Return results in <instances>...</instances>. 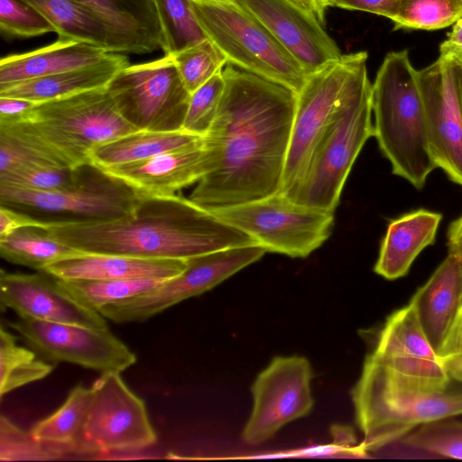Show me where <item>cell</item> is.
<instances>
[{
  "label": "cell",
  "mask_w": 462,
  "mask_h": 462,
  "mask_svg": "<svg viewBox=\"0 0 462 462\" xmlns=\"http://www.w3.org/2000/svg\"><path fill=\"white\" fill-rule=\"evenodd\" d=\"M216 118L204 136L208 172L189 197L205 209L281 191L296 93L227 64Z\"/></svg>",
  "instance_id": "obj_1"
},
{
  "label": "cell",
  "mask_w": 462,
  "mask_h": 462,
  "mask_svg": "<svg viewBox=\"0 0 462 462\" xmlns=\"http://www.w3.org/2000/svg\"><path fill=\"white\" fill-rule=\"evenodd\" d=\"M49 233L84 253L189 259L226 248L258 245L245 232L180 195L139 194L117 218L45 223Z\"/></svg>",
  "instance_id": "obj_2"
},
{
  "label": "cell",
  "mask_w": 462,
  "mask_h": 462,
  "mask_svg": "<svg viewBox=\"0 0 462 462\" xmlns=\"http://www.w3.org/2000/svg\"><path fill=\"white\" fill-rule=\"evenodd\" d=\"M374 136L393 173L421 189L437 168L416 70L406 50L383 59L372 84Z\"/></svg>",
  "instance_id": "obj_3"
},
{
  "label": "cell",
  "mask_w": 462,
  "mask_h": 462,
  "mask_svg": "<svg viewBox=\"0 0 462 462\" xmlns=\"http://www.w3.org/2000/svg\"><path fill=\"white\" fill-rule=\"evenodd\" d=\"M365 453L399 441L417 427L462 414V392L418 386L365 360L351 391Z\"/></svg>",
  "instance_id": "obj_4"
},
{
  "label": "cell",
  "mask_w": 462,
  "mask_h": 462,
  "mask_svg": "<svg viewBox=\"0 0 462 462\" xmlns=\"http://www.w3.org/2000/svg\"><path fill=\"white\" fill-rule=\"evenodd\" d=\"M372 112V83L365 65L316 144L300 180L285 196L335 212L356 159L374 136Z\"/></svg>",
  "instance_id": "obj_5"
},
{
  "label": "cell",
  "mask_w": 462,
  "mask_h": 462,
  "mask_svg": "<svg viewBox=\"0 0 462 462\" xmlns=\"http://www.w3.org/2000/svg\"><path fill=\"white\" fill-rule=\"evenodd\" d=\"M64 165L90 163L97 146L138 131L120 114L106 88L36 104L15 120Z\"/></svg>",
  "instance_id": "obj_6"
},
{
  "label": "cell",
  "mask_w": 462,
  "mask_h": 462,
  "mask_svg": "<svg viewBox=\"0 0 462 462\" xmlns=\"http://www.w3.org/2000/svg\"><path fill=\"white\" fill-rule=\"evenodd\" d=\"M189 1L206 37L221 51L227 64L299 93L307 75L250 13L236 2Z\"/></svg>",
  "instance_id": "obj_7"
},
{
  "label": "cell",
  "mask_w": 462,
  "mask_h": 462,
  "mask_svg": "<svg viewBox=\"0 0 462 462\" xmlns=\"http://www.w3.org/2000/svg\"><path fill=\"white\" fill-rule=\"evenodd\" d=\"M138 193L98 167L76 168L69 187L40 191L0 185V204L43 222L105 221L126 215Z\"/></svg>",
  "instance_id": "obj_8"
},
{
  "label": "cell",
  "mask_w": 462,
  "mask_h": 462,
  "mask_svg": "<svg viewBox=\"0 0 462 462\" xmlns=\"http://www.w3.org/2000/svg\"><path fill=\"white\" fill-rule=\"evenodd\" d=\"M208 211L252 236L266 252L302 258L330 236L335 219L334 211L297 203L281 192Z\"/></svg>",
  "instance_id": "obj_9"
},
{
  "label": "cell",
  "mask_w": 462,
  "mask_h": 462,
  "mask_svg": "<svg viewBox=\"0 0 462 462\" xmlns=\"http://www.w3.org/2000/svg\"><path fill=\"white\" fill-rule=\"evenodd\" d=\"M366 61L365 51L343 54L340 59L307 76L296 94L281 193L287 194L300 180L316 144Z\"/></svg>",
  "instance_id": "obj_10"
},
{
  "label": "cell",
  "mask_w": 462,
  "mask_h": 462,
  "mask_svg": "<svg viewBox=\"0 0 462 462\" xmlns=\"http://www.w3.org/2000/svg\"><path fill=\"white\" fill-rule=\"evenodd\" d=\"M122 116L138 131H181L190 93L170 54L128 65L107 86Z\"/></svg>",
  "instance_id": "obj_11"
},
{
  "label": "cell",
  "mask_w": 462,
  "mask_h": 462,
  "mask_svg": "<svg viewBox=\"0 0 462 462\" xmlns=\"http://www.w3.org/2000/svg\"><path fill=\"white\" fill-rule=\"evenodd\" d=\"M120 374L104 373L92 384L91 404L73 453L137 451L156 443L145 402L128 388Z\"/></svg>",
  "instance_id": "obj_12"
},
{
  "label": "cell",
  "mask_w": 462,
  "mask_h": 462,
  "mask_svg": "<svg viewBox=\"0 0 462 462\" xmlns=\"http://www.w3.org/2000/svg\"><path fill=\"white\" fill-rule=\"evenodd\" d=\"M266 253L259 245L226 248L187 259L180 274L162 281L151 291L105 306L99 313L116 323L144 321L189 298L204 293Z\"/></svg>",
  "instance_id": "obj_13"
},
{
  "label": "cell",
  "mask_w": 462,
  "mask_h": 462,
  "mask_svg": "<svg viewBox=\"0 0 462 462\" xmlns=\"http://www.w3.org/2000/svg\"><path fill=\"white\" fill-rule=\"evenodd\" d=\"M35 352L54 362H66L101 374L122 373L136 356L107 329L19 318L9 323Z\"/></svg>",
  "instance_id": "obj_14"
},
{
  "label": "cell",
  "mask_w": 462,
  "mask_h": 462,
  "mask_svg": "<svg viewBox=\"0 0 462 462\" xmlns=\"http://www.w3.org/2000/svg\"><path fill=\"white\" fill-rule=\"evenodd\" d=\"M312 377L305 357H274L252 385L254 406L243 430L245 442H265L285 424L308 415L314 404Z\"/></svg>",
  "instance_id": "obj_15"
},
{
  "label": "cell",
  "mask_w": 462,
  "mask_h": 462,
  "mask_svg": "<svg viewBox=\"0 0 462 462\" xmlns=\"http://www.w3.org/2000/svg\"><path fill=\"white\" fill-rule=\"evenodd\" d=\"M365 360L426 389L447 390L452 380L410 302L388 317Z\"/></svg>",
  "instance_id": "obj_16"
},
{
  "label": "cell",
  "mask_w": 462,
  "mask_h": 462,
  "mask_svg": "<svg viewBox=\"0 0 462 462\" xmlns=\"http://www.w3.org/2000/svg\"><path fill=\"white\" fill-rule=\"evenodd\" d=\"M418 81L433 160L462 186V101L451 58L439 56L418 70Z\"/></svg>",
  "instance_id": "obj_17"
},
{
  "label": "cell",
  "mask_w": 462,
  "mask_h": 462,
  "mask_svg": "<svg viewBox=\"0 0 462 462\" xmlns=\"http://www.w3.org/2000/svg\"><path fill=\"white\" fill-rule=\"evenodd\" d=\"M295 59L308 76L343 55L322 23L292 0H236Z\"/></svg>",
  "instance_id": "obj_18"
},
{
  "label": "cell",
  "mask_w": 462,
  "mask_h": 462,
  "mask_svg": "<svg viewBox=\"0 0 462 462\" xmlns=\"http://www.w3.org/2000/svg\"><path fill=\"white\" fill-rule=\"evenodd\" d=\"M0 302L19 318L109 328L103 315L77 301L56 277L42 271L20 273L1 270Z\"/></svg>",
  "instance_id": "obj_19"
},
{
  "label": "cell",
  "mask_w": 462,
  "mask_h": 462,
  "mask_svg": "<svg viewBox=\"0 0 462 462\" xmlns=\"http://www.w3.org/2000/svg\"><path fill=\"white\" fill-rule=\"evenodd\" d=\"M209 160L204 137L190 145L162 152L146 160L101 169L138 194L174 195L208 172Z\"/></svg>",
  "instance_id": "obj_20"
},
{
  "label": "cell",
  "mask_w": 462,
  "mask_h": 462,
  "mask_svg": "<svg viewBox=\"0 0 462 462\" xmlns=\"http://www.w3.org/2000/svg\"><path fill=\"white\" fill-rule=\"evenodd\" d=\"M93 13L110 33L115 52L146 54L164 40L153 0H75Z\"/></svg>",
  "instance_id": "obj_21"
},
{
  "label": "cell",
  "mask_w": 462,
  "mask_h": 462,
  "mask_svg": "<svg viewBox=\"0 0 462 462\" xmlns=\"http://www.w3.org/2000/svg\"><path fill=\"white\" fill-rule=\"evenodd\" d=\"M420 326L437 352L462 305V260L449 252L411 299Z\"/></svg>",
  "instance_id": "obj_22"
},
{
  "label": "cell",
  "mask_w": 462,
  "mask_h": 462,
  "mask_svg": "<svg viewBox=\"0 0 462 462\" xmlns=\"http://www.w3.org/2000/svg\"><path fill=\"white\" fill-rule=\"evenodd\" d=\"M186 266L187 259L82 253L51 263L42 272L62 280L149 278L164 281L180 274Z\"/></svg>",
  "instance_id": "obj_23"
},
{
  "label": "cell",
  "mask_w": 462,
  "mask_h": 462,
  "mask_svg": "<svg viewBox=\"0 0 462 462\" xmlns=\"http://www.w3.org/2000/svg\"><path fill=\"white\" fill-rule=\"evenodd\" d=\"M109 53L95 44L59 38L50 45L2 58L0 87L89 66Z\"/></svg>",
  "instance_id": "obj_24"
},
{
  "label": "cell",
  "mask_w": 462,
  "mask_h": 462,
  "mask_svg": "<svg viewBox=\"0 0 462 462\" xmlns=\"http://www.w3.org/2000/svg\"><path fill=\"white\" fill-rule=\"evenodd\" d=\"M441 218L439 213L418 209L392 220L374 272L387 280L405 276L421 251L434 244Z\"/></svg>",
  "instance_id": "obj_25"
},
{
  "label": "cell",
  "mask_w": 462,
  "mask_h": 462,
  "mask_svg": "<svg viewBox=\"0 0 462 462\" xmlns=\"http://www.w3.org/2000/svg\"><path fill=\"white\" fill-rule=\"evenodd\" d=\"M128 65L125 54L110 52L99 62L89 66L0 87V97L42 103L103 88Z\"/></svg>",
  "instance_id": "obj_26"
},
{
  "label": "cell",
  "mask_w": 462,
  "mask_h": 462,
  "mask_svg": "<svg viewBox=\"0 0 462 462\" xmlns=\"http://www.w3.org/2000/svg\"><path fill=\"white\" fill-rule=\"evenodd\" d=\"M203 137L183 130L177 132L135 131L97 146L90 163L105 169L149 159L162 152L193 144Z\"/></svg>",
  "instance_id": "obj_27"
},
{
  "label": "cell",
  "mask_w": 462,
  "mask_h": 462,
  "mask_svg": "<svg viewBox=\"0 0 462 462\" xmlns=\"http://www.w3.org/2000/svg\"><path fill=\"white\" fill-rule=\"evenodd\" d=\"M39 11L61 39L95 44L115 52L113 39L103 23L75 0H22Z\"/></svg>",
  "instance_id": "obj_28"
},
{
  "label": "cell",
  "mask_w": 462,
  "mask_h": 462,
  "mask_svg": "<svg viewBox=\"0 0 462 462\" xmlns=\"http://www.w3.org/2000/svg\"><path fill=\"white\" fill-rule=\"evenodd\" d=\"M82 253L52 236L44 226L22 227L0 238L3 259L36 271Z\"/></svg>",
  "instance_id": "obj_29"
},
{
  "label": "cell",
  "mask_w": 462,
  "mask_h": 462,
  "mask_svg": "<svg viewBox=\"0 0 462 462\" xmlns=\"http://www.w3.org/2000/svg\"><path fill=\"white\" fill-rule=\"evenodd\" d=\"M93 397L92 388L82 384L70 390L66 401L53 413L36 422L31 434L37 439L67 446L72 453Z\"/></svg>",
  "instance_id": "obj_30"
},
{
  "label": "cell",
  "mask_w": 462,
  "mask_h": 462,
  "mask_svg": "<svg viewBox=\"0 0 462 462\" xmlns=\"http://www.w3.org/2000/svg\"><path fill=\"white\" fill-rule=\"evenodd\" d=\"M57 280L72 298L97 312L105 306L147 292L162 282L149 278Z\"/></svg>",
  "instance_id": "obj_31"
},
{
  "label": "cell",
  "mask_w": 462,
  "mask_h": 462,
  "mask_svg": "<svg viewBox=\"0 0 462 462\" xmlns=\"http://www.w3.org/2000/svg\"><path fill=\"white\" fill-rule=\"evenodd\" d=\"M17 337L0 329V396L49 375L53 365L37 359L33 350L17 345Z\"/></svg>",
  "instance_id": "obj_32"
},
{
  "label": "cell",
  "mask_w": 462,
  "mask_h": 462,
  "mask_svg": "<svg viewBox=\"0 0 462 462\" xmlns=\"http://www.w3.org/2000/svg\"><path fill=\"white\" fill-rule=\"evenodd\" d=\"M163 32L164 54L205 40L189 0H153Z\"/></svg>",
  "instance_id": "obj_33"
},
{
  "label": "cell",
  "mask_w": 462,
  "mask_h": 462,
  "mask_svg": "<svg viewBox=\"0 0 462 462\" xmlns=\"http://www.w3.org/2000/svg\"><path fill=\"white\" fill-rule=\"evenodd\" d=\"M169 54L184 87L190 94L227 64L221 51L208 38Z\"/></svg>",
  "instance_id": "obj_34"
},
{
  "label": "cell",
  "mask_w": 462,
  "mask_h": 462,
  "mask_svg": "<svg viewBox=\"0 0 462 462\" xmlns=\"http://www.w3.org/2000/svg\"><path fill=\"white\" fill-rule=\"evenodd\" d=\"M67 446L49 443L35 439L7 417H0V461H48L71 454Z\"/></svg>",
  "instance_id": "obj_35"
},
{
  "label": "cell",
  "mask_w": 462,
  "mask_h": 462,
  "mask_svg": "<svg viewBox=\"0 0 462 462\" xmlns=\"http://www.w3.org/2000/svg\"><path fill=\"white\" fill-rule=\"evenodd\" d=\"M462 18V0H401L394 29L434 31Z\"/></svg>",
  "instance_id": "obj_36"
},
{
  "label": "cell",
  "mask_w": 462,
  "mask_h": 462,
  "mask_svg": "<svg viewBox=\"0 0 462 462\" xmlns=\"http://www.w3.org/2000/svg\"><path fill=\"white\" fill-rule=\"evenodd\" d=\"M452 418L424 423L399 441L415 450L462 459V421Z\"/></svg>",
  "instance_id": "obj_37"
},
{
  "label": "cell",
  "mask_w": 462,
  "mask_h": 462,
  "mask_svg": "<svg viewBox=\"0 0 462 462\" xmlns=\"http://www.w3.org/2000/svg\"><path fill=\"white\" fill-rule=\"evenodd\" d=\"M224 89L222 69L190 94L182 130L204 137L216 118Z\"/></svg>",
  "instance_id": "obj_38"
},
{
  "label": "cell",
  "mask_w": 462,
  "mask_h": 462,
  "mask_svg": "<svg viewBox=\"0 0 462 462\" xmlns=\"http://www.w3.org/2000/svg\"><path fill=\"white\" fill-rule=\"evenodd\" d=\"M0 30L6 36L20 38L55 32L39 11L22 0H0Z\"/></svg>",
  "instance_id": "obj_39"
},
{
  "label": "cell",
  "mask_w": 462,
  "mask_h": 462,
  "mask_svg": "<svg viewBox=\"0 0 462 462\" xmlns=\"http://www.w3.org/2000/svg\"><path fill=\"white\" fill-rule=\"evenodd\" d=\"M76 169L40 164L0 174V185L40 191H53L69 187L75 180Z\"/></svg>",
  "instance_id": "obj_40"
},
{
  "label": "cell",
  "mask_w": 462,
  "mask_h": 462,
  "mask_svg": "<svg viewBox=\"0 0 462 462\" xmlns=\"http://www.w3.org/2000/svg\"><path fill=\"white\" fill-rule=\"evenodd\" d=\"M400 3L401 0H332L329 6L367 12L393 21Z\"/></svg>",
  "instance_id": "obj_41"
},
{
  "label": "cell",
  "mask_w": 462,
  "mask_h": 462,
  "mask_svg": "<svg viewBox=\"0 0 462 462\" xmlns=\"http://www.w3.org/2000/svg\"><path fill=\"white\" fill-rule=\"evenodd\" d=\"M437 354L443 364L462 361V305Z\"/></svg>",
  "instance_id": "obj_42"
},
{
  "label": "cell",
  "mask_w": 462,
  "mask_h": 462,
  "mask_svg": "<svg viewBox=\"0 0 462 462\" xmlns=\"http://www.w3.org/2000/svg\"><path fill=\"white\" fill-rule=\"evenodd\" d=\"M45 223L32 216L0 204V238L25 226H44Z\"/></svg>",
  "instance_id": "obj_43"
},
{
  "label": "cell",
  "mask_w": 462,
  "mask_h": 462,
  "mask_svg": "<svg viewBox=\"0 0 462 462\" xmlns=\"http://www.w3.org/2000/svg\"><path fill=\"white\" fill-rule=\"evenodd\" d=\"M36 104L26 99L0 97V122L15 120Z\"/></svg>",
  "instance_id": "obj_44"
},
{
  "label": "cell",
  "mask_w": 462,
  "mask_h": 462,
  "mask_svg": "<svg viewBox=\"0 0 462 462\" xmlns=\"http://www.w3.org/2000/svg\"><path fill=\"white\" fill-rule=\"evenodd\" d=\"M439 56L462 58V18L454 23L447 40L440 45Z\"/></svg>",
  "instance_id": "obj_45"
},
{
  "label": "cell",
  "mask_w": 462,
  "mask_h": 462,
  "mask_svg": "<svg viewBox=\"0 0 462 462\" xmlns=\"http://www.w3.org/2000/svg\"><path fill=\"white\" fill-rule=\"evenodd\" d=\"M449 252L462 249V216L454 220L448 231Z\"/></svg>",
  "instance_id": "obj_46"
},
{
  "label": "cell",
  "mask_w": 462,
  "mask_h": 462,
  "mask_svg": "<svg viewBox=\"0 0 462 462\" xmlns=\"http://www.w3.org/2000/svg\"><path fill=\"white\" fill-rule=\"evenodd\" d=\"M307 10L312 12L319 20L323 23L326 7L323 5L322 0H292Z\"/></svg>",
  "instance_id": "obj_47"
},
{
  "label": "cell",
  "mask_w": 462,
  "mask_h": 462,
  "mask_svg": "<svg viewBox=\"0 0 462 462\" xmlns=\"http://www.w3.org/2000/svg\"><path fill=\"white\" fill-rule=\"evenodd\" d=\"M444 365L450 377L462 383V361H449Z\"/></svg>",
  "instance_id": "obj_48"
},
{
  "label": "cell",
  "mask_w": 462,
  "mask_h": 462,
  "mask_svg": "<svg viewBox=\"0 0 462 462\" xmlns=\"http://www.w3.org/2000/svg\"><path fill=\"white\" fill-rule=\"evenodd\" d=\"M449 58H451V60L453 61V65H454V69H455V72H456V76H457V84H458V88H459L460 97H461V101H462V58L455 57V56H449Z\"/></svg>",
  "instance_id": "obj_49"
},
{
  "label": "cell",
  "mask_w": 462,
  "mask_h": 462,
  "mask_svg": "<svg viewBox=\"0 0 462 462\" xmlns=\"http://www.w3.org/2000/svg\"><path fill=\"white\" fill-rule=\"evenodd\" d=\"M206 2H212V3H232L236 2V0H202Z\"/></svg>",
  "instance_id": "obj_50"
},
{
  "label": "cell",
  "mask_w": 462,
  "mask_h": 462,
  "mask_svg": "<svg viewBox=\"0 0 462 462\" xmlns=\"http://www.w3.org/2000/svg\"><path fill=\"white\" fill-rule=\"evenodd\" d=\"M332 0H322L323 5L327 8Z\"/></svg>",
  "instance_id": "obj_51"
},
{
  "label": "cell",
  "mask_w": 462,
  "mask_h": 462,
  "mask_svg": "<svg viewBox=\"0 0 462 462\" xmlns=\"http://www.w3.org/2000/svg\"><path fill=\"white\" fill-rule=\"evenodd\" d=\"M453 253H456L460 257V259L462 260V249H460L458 251H456V252H453Z\"/></svg>",
  "instance_id": "obj_52"
}]
</instances>
